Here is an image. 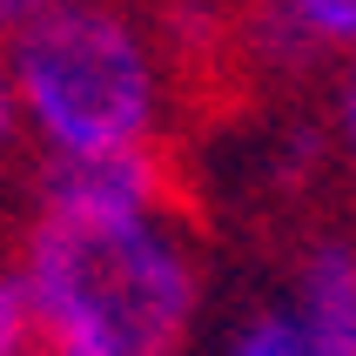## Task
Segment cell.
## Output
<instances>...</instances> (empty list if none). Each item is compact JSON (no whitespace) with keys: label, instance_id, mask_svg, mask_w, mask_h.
<instances>
[{"label":"cell","instance_id":"2","mask_svg":"<svg viewBox=\"0 0 356 356\" xmlns=\"http://www.w3.org/2000/svg\"><path fill=\"white\" fill-rule=\"evenodd\" d=\"M0 74L40 168L161 155L175 121V60L121 0H47L0 40Z\"/></svg>","mask_w":356,"mask_h":356},{"label":"cell","instance_id":"6","mask_svg":"<svg viewBox=\"0 0 356 356\" xmlns=\"http://www.w3.org/2000/svg\"><path fill=\"white\" fill-rule=\"evenodd\" d=\"M209 356H316V350L302 343V330L289 323V309H282L276 296H262V302H249L242 316H229V330L216 337Z\"/></svg>","mask_w":356,"mask_h":356},{"label":"cell","instance_id":"8","mask_svg":"<svg viewBox=\"0 0 356 356\" xmlns=\"http://www.w3.org/2000/svg\"><path fill=\"white\" fill-rule=\"evenodd\" d=\"M14 155H20V128H14V108H7V95H0V181H7Z\"/></svg>","mask_w":356,"mask_h":356},{"label":"cell","instance_id":"3","mask_svg":"<svg viewBox=\"0 0 356 356\" xmlns=\"http://www.w3.org/2000/svg\"><path fill=\"white\" fill-rule=\"evenodd\" d=\"M276 302L316 356H356V236L316 229L276 282Z\"/></svg>","mask_w":356,"mask_h":356},{"label":"cell","instance_id":"10","mask_svg":"<svg viewBox=\"0 0 356 356\" xmlns=\"http://www.w3.org/2000/svg\"><path fill=\"white\" fill-rule=\"evenodd\" d=\"M0 95H7V74H0Z\"/></svg>","mask_w":356,"mask_h":356},{"label":"cell","instance_id":"1","mask_svg":"<svg viewBox=\"0 0 356 356\" xmlns=\"http://www.w3.org/2000/svg\"><path fill=\"white\" fill-rule=\"evenodd\" d=\"M14 269L108 356H188L209 330V256L161 155L40 168Z\"/></svg>","mask_w":356,"mask_h":356},{"label":"cell","instance_id":"5","mask_svg":"<svg viewBox=\"0 0 356 356\" xmlns=\"http://www.w3.org/2000/svg\"><path fill=\"white\" fill-rule=\"evenodd\" d=\"M262 34L289 60H356V0H262Z\"/></svg>","mask_w":356,"mask_h":356},{"label":"cell","instance_id":"9","mask_svg":"<svg viewBox=\"0 0 356 356\" xmlns=\"http://www.w3.org/2000/svg\"><path fill=\"white\" fill-rule=\"evenodd\" d=\"M40 7H47V0H0V40L14 34V27H27V20H34Z\"/></svg>","mask_w":356,"mask_h":356},{"label":"cell","instance_id":"4","mask_svg":"<svg viewBox=\"0 0 356 356\" xmlns=\"http://www.w3.org/2000/svg\"><path fill=\"white\" fill-rule=\"evenodd\" d=\"M0 356H108L81 323H67L14 262L0 269Z\"/></svg>","mask_w":356,"mask_h":356},{"label":"cell","instance_id":"7","mask_svg":"<svg viewBox=\"0 0 356 356\" xmlns=\"http://www.w3.org/2000/svg\"><path fill=\"white\" fill-rule=\"evenodd\" d=\"M323 148H330V161L343 168V181L356 188V60H350V67H337V81H330V108H323Z\"/></svg>","mask_w":356,"mask_h":356}]
</instances>
